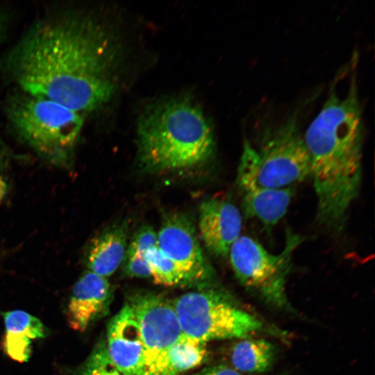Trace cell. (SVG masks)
<instances>
[{
    "label": "cell",
    "instance_id": "cell-14",
    "mask_svg": "<svg viewBox=\"0 0 375 375\" xmlns=\"http://www.w3.org/2000/svg\"><path fill=\"white\" fill-rule=\"evenodd\" d=\"M244 212L267 229L274 227L286 214L294 190L262 188L252 185L239 187Z\"/></svg>",
    "mask_w": 375,
    "mask_h": 375
},
{
    "label": "cell",
    "instance_id": "cell-13",
    "mask_svg": "<svg viewBox=\"0 0 375 375\" xmlns=\"http://www.w3.org/2000/svg\"><path fill=\"white\" fill-rule=\"evenodd\" d=\"M126 222L113 224L92 242L86 258L88 270L103 277L111 276L122 264L128 247Z\"/></svg>",
    "mask_w": 375,
    "mask_h": 375
},
{
    "label": "cell",
    "instance_id": "cell-3",
    "mask_svg": "<svg viewBox=\"0 0 375 375\" xmlns=\"http://www.w3.org/2000/svg\"><path fill=\"white\" fill-rule=\"evenodd\" d=\"M136 143L140 166L151 173L193 169L208 161L215 147L207 117L185 97L149 106L138 121Z\"/></svg>",
    "mask_w": 375,
    "mask_h": 375
},
{
    "label": "cell",
    "instance_id": "cell-15",
    "mask_svg": "<svg viewBox=\"0 0 375 375\" xmlns=\"http://www.w3.org/2000/svg\"><path fill=\"white\" fill-rule=\"evenodd\" d=\"M5 335L3 349L12 360L27 361L31 353L32 340L45 338L46 326L35 316L20 310L3 313Z\"/></svg>",
    "mask_w": 375,
    "mask_h": 375
},
{
    "label": "cell",
    "instance_id": "cell-7",
    "mask_svg": "<svg viewBox=\"0 0 375 375\" xmlns=\"http://www.w3.org/2000/svg\"><path fill=\"white\" fill-rule=\"evenodd\" d=\"M302 238L288 233L285 245L278 253H272L258 241L240 235L232 244L228 258L240 283L267 303L291 310L287 292V279L292 257Z\"/></svg>",
    "mask_w": 375,
    "mask_h": 375
},
{
    "label": "cell",
    "instance_id": "cell-20",
    "mask_svg": "<svg viewBox=\"0 0 375 375\" xmlns=\"http://www.w3.org/2000/svg\"><path fill=\"white\" fill-rule=\"evenodd\" d=\"M124 272L132 278H149L151 271L144 255L127 247L122 262Z\"/></svg>",
    "mask_w": 375,
    "mask_h": 375
},
{
    "label": "cell",
    "instance_id": "cell-23",
    "mask_svg": "<svg viewBox=\"0 0 375 375\" xmlns=\"http://www.w3.org/2000/svg\"><path fill=\"white\" fill-rule=\"evenodd\" d=\"M8 156L9 154L8 149L0 138V163L3 165L6 162Z\"/></svg>",
    "mask_w": 375,
    "mask_h": 375
},
{
    "label": "cell",
    "instance_id": "cell-19",
    "mask_svg": "<svg viewBox=\"0 0 375 375\" xmlns=\"http://www.w3.org/2000/svg\"><path fill=\"white\" fill-rule=\"evenodd\" d=\"M76 375H124L110 360L105 342L97 345Z\"/></svg>",
    "mask_w": 375,
    "mask_h": 375
},
{
    "label": "cell",
    "instance_id": "cell-25",
    "mask_svg": "<svg viewBox=\"0 0 375 375\" xmlns=\"http://www.w3.org/2000/svg\"><path fill=\"white\" fill-rule=\"evenodd\" d=\"M3 36V23L1 18L0 17V40L2 38Z\"/></svg>",
    "mask_w": 375,
    "mask_h": 375
},
{
    "label": "cell",
    "instance_id": "cell-22",
    "mask_svg": "<svg viewBox=\"0 0 375 375\" xmlns=\"http://www.w3.org/2000/svg\"><path fill=\"white\" fill-rule=\"evenodd\" d=\"M199 375H240L233 368L224 365H218L202 371Z\"/></svg>",
    "mask_w": 375,
    "mask_h": 375
},
{
    "label": "cell",
    "instance_id": "cell-2",
    "mask_svg": "<svg viewBox=\"0 0 375 375\" xmlns=\"http://www.w3.org/2000/svg\"><path fill=\"white\" fill-rule=\"evenodd\" d=\"M363 123L356 77L340 95L331 91L303 139L317 199L316 217L340 231L362 178Z\"/></svg>",
    "mask_w": 375,
    "mask_h": 375
},
{
    "label": "cell",
    "instance_id": "cell-8",
    "mask_svg": "<svg viewBox=\"0 0 375 375\" xmlns=\"http://www.w3.org/2000/svg\"><path fill=\"white\" fill-rule=\"evenodd\" d=\"M128 303L138 321L144 345L136 375H165L167 353L183 334L172 302L159 294L146 292L134 294Z\"/></svg>",
    "mask_w": 375,
    "mask_h": 375
},
{
    "label": "cell",
    "instance_id": "cell-11",
    "mask_svg": "<svg viewBox=\"0 0 375 375\" xmlns=\"http://www.w3.org/2000/svg\"><path fill=\"white\" fill-rule=\"evenodd\" d=\"M106 339V349L111 362L124 375H136L144 345L138 321L128 302L110 321Z\"/></svg>",
    "mask_w": 375,
    "mask_h": 375
},
{
    "label": "cell",
    "instance_id": "cell-4",
    "mask_svg": "<svg viewBox=\"0 0 375 375\" xmlns=\"http://www.w3.org/2000/svg\"><path fill=\"white\" fill-rule=\"evenodd\" d=\"M310 175V161L296 116L264 130L253 144H243L238 168V186L281 189Z\"/></svg>",
    "mask_w": 375,
    "mask_h": 375
},
{
    "label": "cell",
    "instance_id": "cell-9",
    "mask_svg": "<svg viewBox=\"0 0 375 375\" xmlns=\"http://www.w3.org/2000/svg\"><path fill=\"white\" fill-rule=\"evenodd\" d=\"M157 235L158 249L181 267L191 282L212 274L194 226L185 214L175 212L166 215Z\"/></svg>",
    "mask_w": 375,
    "mask_h": 375
},
{
    "label": "cell",
    "instance_id": "cell-12",
    "mask_svg": "<svg viewBox=\"0 0 375 375\" xmlns=\"http://www.w3.org/2000/svg\"><path fill=\"white\" fill-rule=\"evenodd\" d=\"M112 295L107 278L89 270L76 281L66 308L69 326L84 332L106 312Z\"/></svg>",
    "mask_w": 375,
    "mask_h": 375
},
{
    "label": "cell",
    "instance_id": "cell-6",
    "mask_svg": "<svg viewBox=\"0 0 375 375\" xmlns=\"http://www.w3.org/2000/svg\"><path fill=\"white\" fill-rule=\"evenodd\" d=\"M183 333L206 343L246 338L262 328V322L216 289L187 292L172 302Z\"/></svg>",
    "mask_w": 375,
    "mask_h": 375
},
{
    "label": "cell",
    "instance_id": "cell-17",
    "mask_svg": "<svg viewBox=\"0 0 375 375\" xmlns=\"http://www.w3.org/2000/svg\"><path fill=\"white\" fill-rule=\"evenodd\" d=\"M206 356V343L183 334L167 353L165 375H180L199 365Z\"/></svg>",
    "mask_w": 375,
    "mask_h": 375
},
{
    "label": "cell",
    "instance_id": "cell-24",
    "mask_svg": "<svg viewBox=\"0 0 375 375\" xmlns=\"http://www.w3.org/2000/svg\"><path fill=\"white\" fill-rule=\"evenodd\" d=\"M7 191V186L5 181L0 178V202L3 199Z\"/></svg>",
    "mask_w": 375,
    "mask_h": 375
},
{
    "label": "cell",
    "instance_id": "cell-1",
    "mask_svg": "<svg viewBox=\"0 0 375 375\" xmlns=\"http://www.w3.org/2000/svg\"><path fill=\"white\" fill-rule=\"evenodd\" d=\"M121 59L120 42L106 24L67 9L36 22L11 51L6 68L24 93L83 115L112 99Z\"/></svg>",
    "mask_w": 375,
    "mask_h": 375
},
{
    "label": "cell",
    "instance_id": "cell-5",
    "mask_svg": "<svg viewBox=\"0 0 375 375\" xmlns=\"http://www.w3.org/2000/svg\"><path fill=\"white\" fill-rule=\"evenodd\" d=\"M8 117L18 136L52 164L72 158L83 126V115L43 97L24 93L12 101Z\"/></svg>",
    "mask_w": 375,
    "mask_h": 375
},
{
    "label": "cell",
    "instance_id": "cell-21",
    "mask_svg": "<svg viewBox=\"0 0 375 375\" xmlns=\"http://www.w3.org/2000/svg\"><path fill=\"white\" fill-rule=\"evenodd\" d=\"M157 244L158 235L155 230L151 226L144 225L136 231L128 247L144 256L148 250Z\"/></svg>",
    "mask_w": 375,
    "mask_h": 375
},
{
    "label": "cell",
    "instance_id": "cell-16",
    "mask_svg": "<svg viewBox=\"0 0 375 375\" xmlns=\"http://www.w3.org/2000/svg\"><path fill=\"white\" fill-rule=\"evenodd\" d=\"M275 358L274 346L264 339H245L231 352V362L238 372L254 373L269 370Z\"/></svg>",
    "mask_w": 375,
    "mask_h": 375
},
{
    "label": "cell",
    "instance_id": "cell-18",
    "mask_svg": "<svg viewBox=\"0 0 375 375\" xmlns=\"http://www.w3.org/2000/svg\"><path fill=\"white\" fill-rule=\"evenodd\" d=\"M144 257L149 265L151 277L155 283L176 286L192 283L181 267L163 254L158 246L148 250Z\"/></svg>",
    "mask_w": 375,
    "mask_h": 375
},
{
    "label": "cell",
    "instance_id": "cell-10",
    "mask_svg": "<svg viewBox=\"0 0 375 375\" xmlns=\"http://www.w3.org/2000/svg\"><path fill=\"white\" fill-rule=\"evenodd\" d=\"M242 216L229 201L218 197L203 200L199 208L200 236L210 253L228 257L232 244L241 235Z\"/></svg>",
    "mask_w": 375,
    "mask_h": 375
}]
</instances>
